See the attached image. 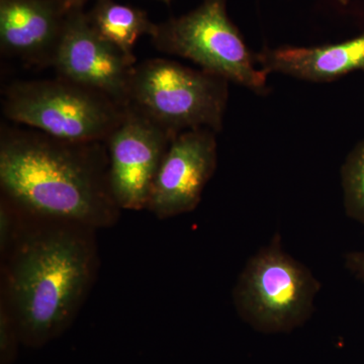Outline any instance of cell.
Masks as SVG:
<instances>
[{
	"label": "cell",
	"instance_id": "obj_1",
	"mask_svg": "<svg viewBox=\"0 0 364 364\" xmlns=\"http://www.w3.org/2000/svg\"><path fill=\"white\" fill-rule=\"evenodd\" d=\"M18 210L16 240L1 258L0 299L21 343L42 347L70 327L95 286L97 230Z\"/></svg>",
	"mask_w": 364,
	"mask_h": 364
},
{
	"label": "cell",
	"instance_id": "obj_2",
	"mask_svg": "<svg viewBox=\"0 0 364 364\" xmlns=\"http://www.w3.org/2000/svg\"><path fill=\"white\" fill-rule=\"evenodd\" d=\"M0 188L26 214L95 230L114 227L123 210L112 193L105 142L1 126Z\"/></svg>",
	"mask_w": 364,
	"mask_h": 364
},
{
	"label": "cell",
	"instance_id": "obj_3",
	"mask_svg": "<svg viewBox=\"0 0 364 364\" xmlns=\"http://www.w3.org/2000/svg\"><path fill=\"white\" fill-rule=\"evenodd\" d=\"M229 81L169 59L136 64L128 105L173 135L193 129H223Z\"/></svg>",
	"mask_w": 364,
	"mask_h": 364
},
{
	"label": "cell",
	"instance_id": "obj_4",
	"mask_svg": "<svg viewBox=\"0 0 364 364\" xmlns=\"http://www.w3.org/2000/svg\"><path fill=\"white\" fill-rule=\"evenodd\" d=\"M126 107L65 78L18 81L2 95V112L14 123L69 142H105Z\"/></svg>",
	"mask_w": 364,
	"mask_h": 364
},
{
	"label": "cell",
	"instance_id": "obj_5",
	"mask_svg": "<svg viewBox=\"0 0 364 364\" xmlns=\"http://www.w3.org/2000/svg\"><path fill=\"white\" fill-rule=\"evenodd\" d=\"M150 38L159 52L188 59L254 92H267L268 74L230 20L227 0H203L189 13L157 23Z\"/></svg>",
	"mask_w": 364,
	"mask_h": 364
},
{
	"label": "cell",
	"instance_id": "obj_6",
	"mask_svg": "<svg viewBox=\"0 0 364 364\" xmlns=\"http://www.w3.org/2000/svg\"><path fill=\"white\" fill-rule=\"evenodd\" d=\"M321 284L284 252L279 235L244 267L233 291L240 317L262 333L289 332L312 316Z\"/></svg>",
	"mask_w": 364,
	"mask_h": 364
},
{
	"label": "cell",
	"instance_id": "obj_7",
	"mask_svg": "<svg viewBox=\"0 0 364 364\" xmlns=\"http://www.w3.org/2000/svg\"><path fill=\"white\" fill-rule=\"evenodd\" d=\"M176 136L127 105L105 141L112 191L122 210L147 208L158 170Z\"/></svg>",
	"mask_w": 364,
	"mask_h": 364
},
{
	"label": "cell",
	"instance_id": "obj_8",
	"mask_svg": "<svg viewBox=\"0 0 364 364\" xmlns=\"http://www.w3.org/2000/svg\"><path fill=\"white\" fill-rule=\"evenodd\" d=\"M136 64L92 30L83 9L66 14L52 66L59 77L97 91L127 107Z\"/></svg>",
	"mask_w": 364,
	"mask_h": 364
},
{
	"label": "cell",
	"instance_id": "obj_9",
	"mask_svg": "<svg viewBox=\"0 0 364 364\" xmlns=\"http://www.w3.org/2000/svg\"><path fill=\"white\" fill-rule=\"evenodd\" d=\"M217 133L200 128L178 134L163 158L146 210L166 220L193 212L217 169Z\"/></svg>",
	"mask_w": 364,
	"mask_h": 364
},
{
	"label": "cell",
	"instance_id": "obj_10",
	"mask_svg": "<svg viewBox=\"0 0 364 364\" xmlns=\"http://www.w3.org/2000/svg\"><path fill=\"white\" fill-rule=\"evenodd\" d=\"M57 0H0V48L37 67L53 66L66 18Z\"/></svg>",
	"mask_w": 364,
	"mask_h": 364
},
{
	"label": "cell",
	"instance_id": "obj_11",
	"mask_svg": "<svg viewBox=\"0 0 364 364\" xmlns=\"http://www.w3.org/2000/svg\"><path fill=\"white\" fill-rule=\"evenodd\" d=\"M261 70L310 82H331L351 72L364 71V33L338 44L318 47L263 48L255 54Z\"/></svg>",
	"mask_w": 364,
	"mask_h": 364
},
{
	"label": "cell",
	"instance_id": "obj_12",
	"mask_svg": "<svg viewBox=\"0 0 364 364\" xmlns=\"http://www.w3.org/2000/svg\"><path fill=\"white\" fill-rule=\"evenodd\" d=\"M86 18L100 37L135 62L136 41L142 36L151 37L157 25L142 9L117 4L114 0H95Z\"/></svg>",
	"mask_w": 364,
	"mask_h": 364
},
{
	"label": "cell",
	"instance_id": "obj_13",
	"mask_svg": "<svg viewBox=\"0 0 364 364\" xmlns=\"http://www.w3.org/2000/svg\"><path fill=\"white\" fill-rule=\"evenodd\" d=\"M341 182L346 215L364 225V139L345 158Z\"/></svg>",
	"mask_w": 364,
	"mask_h": 364
},
{
	"label": "cell",
	"instance_id": "obj_14",
	"mask_svg": "<svg viewBox=\"0 0 364 364\" xmlns=\"http://www.w3.org/2000/svg\"><path fill=\"white\" fill-rule=\"evenodd\" d=\"M20 335L13 314L6 301L0 299V358L1 364H9L16 355Z\"/></svg>",
	"mask_w": 364,
	"mask_h": 364
},
{
	"label": "cell",
	"instance_id": "obj_15",
	"mask_svg": "<svg viewBox=\"0 0 364 364\" xmlns=\"http://www.w3.org/2000/svg\"><path fill=\"white\" fill-rule=\"evenodd\" d=\"M21 213L18 208L0 196V255L1 258L9 253L13 246L20 228Z\"/></svg>",
	"mask_w": 364,
	"mask_h": 364
},
{
	"label": "cell",
	"instance_id": "obj_16",
	"mask_svg": "<svg viewBox=\"0 0 364 364\" xmlns=\"http://www.w3.org/2000/svg\"><path fill=\"white\" fill-rule=\"evenodd\" d=\"M345 265L355 277L364 282V251L350 252L345 257Z\"/></svg>",
	"mask_w": 364,
	"mask_h": 364
},
{
	"label": "cell",
	"instance_id": "obj_17",
	"mask_svg": "<svg viewBox=\"0 0 364 364\" xmlns=\"http://www.w3.org/2000/svg\"><path fill=\"white\" fill-rule=\"evenodd\" d=\"M60 6L62 7L66 14L69 11H77V9H83V6L88 0H57Z\"/></svg>",
	"mask_w": 364,
	"mask_h": 364
},
{
	"label": "cell",
	"instance_id": "obj_18",
	"mask_svg": "<svg viewBox=\"0 0 364 364\" xmlns=\"http://www.w3.org/2000/svg\"><path fill=\"white\" fill-rule=\"evenodd\" d=\"M336 1H338L340 4H342V6H347L349 0H336Z\"/></svg>",
	"mask_w": 364,
	"mask_h": 364
},
{
	"label": "cell",
	"instance_id": "obj_19",
	"mask_svg": "<svg viewBox=\"0 0 364 364\" xmlns=\"http://www.w3.org/2000/svg\"><path fill=\"white\" fill-rule=\"evenodd\" d=\"M159 1H162V2H164V4H169L170 2L172 1V0H159Z\"/></svg>",
	"mask_w": 364,
	"mask_h": 364
}]
</instances>
